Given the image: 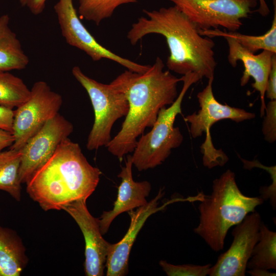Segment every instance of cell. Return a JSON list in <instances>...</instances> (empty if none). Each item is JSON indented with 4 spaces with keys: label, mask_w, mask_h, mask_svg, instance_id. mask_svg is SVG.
<instances>
[{
    "label": "cell",
    "mask_w": 276,
    "mask_h": 276,
    "mask_svg": "<svg viewBox=\"0 0 276 276\" xmlns=\"http://www.w3.org/2000/svg\"><path fill=\"white\" fill-rule=\"evenodd\" d=\"M158 57L144 73L126 70L110 83L123 93L129 110L121 128L106 147L120 160L133 151L139 136L155 123L161 108L172 104L177 97V84L181 81Z\"/></svg>",
    "instance_id": "6da1fadb"
},
{
    "label": "cell",
    "mask_w": 276,
    "mask_h": 276,
    "mask_svg": "<svg viewBox=\"0 0 276 276\" xmlns=\"http://www.w3.org/2000/svg\"><path fill=\"white\" fill-rule=\"evenodd\" d=\"M143 11L147 17L139 18L128 32L131 44L150 34L161 35L169 50V70L182 75L195 73L201 79L214 77L217 63L212 38L201 35L195 24L174 5Z\"/></svg>",
    "instance_id": "7a4b0ae2"
},
{
    "label": "cell",
    "mask_w": 276,
    "mask_h": 276,
    "mask_svg": "<svg viewBox=\"0 0 276 276\" xmlns=\"http://www.w3.org/2000/svg\"><path fill=\"white\" fill-rule=\"evenodd\" d=\"M101 174L87 161L79 145L67 137L26 183V190L43 210H62L76 200H86Z\"/></svg>",
    "instance_id": "3957f363"
},
{
    "label": "cell",
    "mask_w": 276,
    "mask_h": 276,
    "mask_svg": "<svg viewBox=\"0 0 276 276\" xmlns=\"http://www.w3.org/2000/svg\"><path fill=\"white\" fill-rule=\"evenodd\" d=\"M200 195L199 221L194 232L215 252L223 249L229 229L264 202L259 196L243 194L230 169L213 180L210 195Z\"/></svg>",
    "instance_id": "277c9868"
},
{
    "label": "cell",
    "mask_w": 276,
    "mask_h": 276,
    "mask_svg": "<svg viewBox=\"0 0 276 276\" xmlns=\"http://www.w3.org/2000/svg\"><path fill=\"white\" fill-rule=\"evenodd\" d=\"M181 80L183 86L174 102L168 107L160 109L151 130L137 140L131 157L133 165L139 171L162 164L172 149L179 147L183 141L179 128L174 127V123L176 116L181 113V104L187 90L201 79L191 73L183 75Z\"/></svg>",
    "instance_id": "5b68a950"
},
{
    "label": "cell",
    "mask_w": 276,
    "mask_h": 276,
    "mask_svg": "<svg viewBox=\"0 0 276 276\" xmlns=\"http://www.w3.org/2000/svg\"><path fill=\"white\" fill-rule=\"evenodd\" d=\"M207 85L197 95L200 109L197 113L188 115L185 120L190 123V132L195 139L204 133L205 138L200 146L202 163L205 167L212 169L223 166L228 160L226 154L216 149L212 140L210 129L215 123L224 119H229L239 123L255 118V114L241 108L230 106L219 103L213 91L214 77L208 79Z\"/></svg>",
    "instance_id": "8992f818"
},
{
    "label": "cell",
    "mask_w": 276,
    "mask_h": 276,
    "mask_svg": "<svg viewBox=\"0 0 276 276\" xmlns=\"http://www.w3.org/2000/svg\"><path fill=\"white\" fill-rule=\"evenodd\" d=\"M72 73L87 91L94 111V122L86 148L91 151L106 147L112 139L113 124L128 112V100L125 94L112 84L97 81L86 76L78 66L73 67Z\"/></svg>",
    "instance_id": "52a82bcc"
},
{
    "label": "cell",
    "mask_w": 276,
    "mask_h": 276,
    "mask_svg": "<svg viewBox=\"0 0 276 276\" xmlns=\"http://www.w3.org/2000/svg\"><path fill=\"white\" fill-rule=\"evenodd\" d=\"M29 98L14 110L12 133L14 142L10 149L21 150L45 123L58 113L61 96L43 81L36 82Z\"/></svg>",
    "instance_id": "ba28073f"
},
{
    "label": "cell",
    "mask_w": 276,
    "mask_h": 276,
    "mask_svg": "<svg viewBox=\"0 0 276 276\" xmlns=\"http://www.w3.org/2000/svg\"><path fill=\"white\" fill-rule=\"evenodd\" d=\"M199 31L222 28L235 32L248 17L259 0H170Z\"/></svg>",
    "instance_id": "9c48e42d"
},
{
    "label": "cell",
    "mask_w": 276,
    "mask_h": 276,
    "mask_svg": "<svg viewBox=\"0 0 276 276\" xmlns=\"http://www.w3.org/2000/svg\"><path fill=\"white\" fill-rule=\"evenodd\" d=\"M54 8L62 35L67 43L84 52L93 60L107 59L139 73L149 68V65L141 64L122 57L100 44L81 21L73 0H58Z\"/></svg>",
    "instance_id": "30bf717a"
},
{
    "label": "cell",
    "mask_w": 276,
    "mask_h": 276,
    "mask_svg": "<svg viewBox=\"0 0 276 276\" xmlns=\"http://www.w3.org/2000/svg\"><path fill=\"white\" fill-rule=\"evenodd\" d=\"M73 130V124L58 113L28 140L21 149L22 156L19 174L21 183L29 181Z\"/></svg>",
    "instance_id": "8fae6325"
},
{
    "label": "cell",
    "mask_w": 276,
    "mask_h": 276,
    "mask_svg": "<svg viewBox=\"0 0 276 276\" xmlns=\"http://www.w3.org/2000/svg\"><path fill=\"white\" fill-rule=\"evenodd\" d=\"M261 221L260 214L255 210L235 225L231 233L233 239L230 247L212 265L209 275H245L247 262L259 240Z\"/></svg>",
    "instance_id": "7c38bea8"
},
{
    "label": "cell",
    "mask_w": 276,
    "mask_h": 276,
    "mask_svg": "<svg viewBox=\"0 0 276 276\" xmlns=\"http://www.w3.org/2000/svg\"><path fill=\"white\" fill-rule=\"evenodd\" d=\"M62 210L75 220L84 236L85 242V275H103L110 243L102 236L98 218L94 217L90 214L85 200L74 201L64 206Z\"/></svg>",
    "instance_id": "4fadbf2b"
},
{
    "label": "cell",
    "mask_w": 276,
    "mask_h": 276,
    "mask_svg": "<svg viewBox=\"0 0 276 276\" xmlns=\"http://www.w3.org/2000/svg\"><path fill=\"white\" fill-rule=\"evenodd\" d=\"M228 47L227 59L229 63L235 67L239 61L243 63L244 70L240 79V85L245 86L252 77L254 82L252 87L260 95L261 105V117L265 114V92L268 76L270 71L272 58L276 53L267 50H262L258 54H255L240 45L236 40L231 37H225Z\"/></svg>",
    "instance_id": "5bb4252c"
},
{
    "label": "cell",
    "mask_w": 276,
    "mask_h": 276,
    "mask_svg": "<svg viewBox=\"0 0 276 276\" xmlns=\"http://www.w3.org/2000/svg\"><path fill=\"white\" fill-rule=\"evenodd\" d=\"M164 195L160 189L156 196L145 205L135 211L128 212L130 223L127 233L121 241L110 244L107 256L105 267L107 276H123L128 273V259L131 247L136 236L147 218L157 212L159 200Z\"/></svg>",
    "instance_id": "9a60e30c"
},
{
    "label": "cell",
    "mask_w": 276,
    "mask_h": 276,
    "mask_svg": "<svg viewBox=\"0 0 276 276\" xmlns=\"http://www.w3.org/2000/svg\"><path fill=\"white\" fill-rule=\"evenodd\" d=\"M133 164L131 155L127 156L125 165L121 168L118 177L121 179L118 188L117 198L112 209L103 213L98 218L100 229L102 235L106 234L114 218L121 213L145 205L148 202L151 186L149 182L133 180L132 174Z\"/></svg>",
    "instance_id": "2e32d148"
},
{
    "label": "cell",
    "mask_w": 276,
    "mask_h": 276,
    "mask_svg": "<svg viewBox=\"0 0 276 276\" xmlns=\"http://www.w3.org/2000/svg\"><path fill=\"white\" fill-rule=\"evenodd\" d=\"M21 239L13 230L0 226V276H19L28 258Z\"/></svg>",
    "instance_id": "e0dca14e"
},
{
    "label": "cell",
    "mask_w": 276,
    "mask_h": 276,
    "mask_svg": "<svg viewBox=\"0 0 276 276\" xmlns=\"http://www.w3.org/2000/svg\"><path fill=\"white\" fill-rule=\"evenodd\" d=\"M9 21L8 15L0 17V70H22L28 65L29 59L16 34L10 28Z\"/></svg>",
    "instance_id": "ac0fdd59"
},
{
    "label": "cell",
    "mask_w": 276,
    "mask_h": 276,
    "mask_svg": "<svg viewBox=\"0 0 276 276\" xmlns=\"http://www.w3.org/2000/svg\"><path fill=\"white\" fill-rule=\"evenodd\" d=\"M274 15L270 28L264 34L259 36L245 35L237 31H222L219 29L199 31L201 35L210 38L215 37H231L236 40L248 51L255 53L257 51L267 50L276 53V4L273 0Z\"/></svg>",
    "instance_id": "d6986e66"
},
{
    "label": "cell",
    "mask_w": 276,
    "mask_h": 276,
    "mask_svg": "<svg viewBox=\"0 0 276 276\" xmlns=\"http://www.w3.org/2000/svg\"><path fill=\"white\" fill-rule=\"evenodd\" d=\"M248 269L276 270V233L270 230L262 221L259 238L247 264Z\"/></svg>",
    "instance_id": "ffe728a7"
},
{
    "label": "cell",
    "mask_w": 276,
    "mask_h": 276,
    "mask_svg": "<svg viewBox=\"0 0 276 276\" xmlns=\"http://www.w3.org/2000/svg\"><path fill=\"white\" fill-rule=\"evenodd\" d=\"M21 150L0 151V190L8 193L16 201L21 197L19 168Z\"/></svg>",
    "instance_id": "44dd1931"
},
{
    "label": "cell",
    "mask_w": 276,
    "mask_h": 276,
    "mask_svg": "<svg viewBox=\"0 0 276 276\" xmlns=\"http://www.w3.org/2000/svg\"><path fill=\"white\" fill-rule=\"evenodd\" d=\"M0 70V105L17 107L30 97V89L20 78Z\"/></svg>",
    "instance_id": "7402d4cb"
},
{
    "label": "cell",
    "mask_w": 276,
    "mask_h": 276,
    "mask_svg": "<svg viewBox=\"0 0 276 276\" xmlns=\"http://www.w3.org/2000/svg\"><path fill=\"white\" fill-rule=\"evenodd\" d=\"M78 13L83 18L98 25L110 17L119 6L136 3L138 0H77Z\"/></svg>",
    "instance_id": "603a6c76"
},
{
    "label": "cell",
    "mask_w": 276,
    "mask_h": 276,
    "mask_svg": "<svg viewBox=\"0 0 276 276\" xmlns=\"http://www.w3.org/2000/svg\"><path fill=\"white\" fill-rule=\"evenodd\" d=\"M159 264L168 276H206L209 275L212 265H173L161 260Z\"/></svg>",
    "instance_id": "cb8c5ba5"
},
{
    "label": "cell",
    "mask_w": 276,
    "mask_h": 276,
    "mask_svg": "<svg viewBox=\"0 0 276 276\" xmlns=\"http://www.w3.org/2000/svg\"><path fill=\"white\" fill-rule=\"evenodd\" d=\"M265 112L262 132L268 142L273 143L276 140V100H270L268 103Z\"/></svg>",
    "instance_id": "d4e9b609"
},
{
    "label": "cell",
    "mask_w": 276,
    "mask_h": 276,
    "mask_svg": "<svg viewBox=\"0 0 276 276\" xmlns=\"http://www.w3.org/2000/svg\"><path fill=\"white\" fill-rule=\"evenodd\" d=\"M265 96L270 100H276V54L272 58L271 67L267 82Z\"/></svg>",
    "instance_id": "484cf974"
},
{
    "label": "cell",
    "mask_w": 276,
    "mask_h": 276,
    "mask_svg": "<svg viewBox=\"0 0 276 276\" xmlns=\"http://www.w3.org/2000/svg\"><path fill=\"white\" fill-rule=\"evenodd\" d=\"M14 110L0 105V129L12 133Z\"/></svg>",
    "instance_id": "4316f807"
},
{
    "label": "cell",
    "mask_w": 276,
    "mask_h": 276,
    "mask_svg": "<svg viewBox=\"0 0 276 276\" xmlns=\"http://www.w3.org/2000/svg\"><path fill=\"white\" fill-rule=\"evenodd\" d=\"M47 0H19L21 6L27 8L34 15L41 14L44 10Z\"/></svg>",
    "instance_id": "83f0119b"
},
{
    "label": "cell",
    "mask_w": 276,
    "mask_h": 276,
    "mask_svg": "<svg viewBox=\"0 0 276 276\" xmlns=\"http://www.w3.org/2000/svg\"><path fill=\"white\" fill-rule=\"evenodd\" d=\"M14 141V136L11 132L0 129V151L10 147Z\"/></svg>",
    "instance_id": "f1b7e54d"
},
{
    "label": "cell",
    "mask_w": 276,
    "mask_h": 276,
    "mask_svg": "<svg viewBox=\"0 0 276 276\" xmlns=\"http://www.w3.org/2000/svg\"><path fill=\"white\" fill-rule=\"evenodd\" d=\"M246 272L252 276H275L276 273L263 269H249Z\"/></svg>",
    "instance_id": "f546056e"
},
{
    "label": "cell",
    "mask_w": 276,
    "mask_h": 276,
    "mask_svg": "<svg viewBox=\"0 0 276 276\" xmlns=\"http://www.w3.org/2000/svg\"><path fill=\"white\" fill-rule=\"evenodd\" d=\"M259 6L257 11L262 16H266L269 13V9L265 0H259Z\"/></svg>",
    "instance_id": "4dcf8cb0"
}]
</instances>
